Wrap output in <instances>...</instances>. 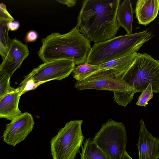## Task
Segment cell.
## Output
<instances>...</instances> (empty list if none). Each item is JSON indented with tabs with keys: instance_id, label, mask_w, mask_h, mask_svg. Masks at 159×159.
Instances as JSON below:
<instances>
[{
	"instance_id": "4",
	"label": "cell",
	"mask_w": 159,
	"mask_h": 159,
	"mask_svg": "<svg viewBox=\"0 0 159 159\" xmlns=\"http://www.w3.org/2000/svg\"><path fill=\"white\" fill-rule=\"evenodd\" d=\"M120 76L134 89L142 92L151 84L154 93H159V60L146 53H138Z\"/></svg>"
},
{
	"instance_id": "21",
	"label": "cell",
	"mask_w": 159,
	"mask_h": 159,
	"mask_svg": "<svg viewBox=\"0 0 159 159\" xmlns=\"http://www.w3.org/2000/svg\"><path fill=\"white\" fill-rule=\"evenodd\" d=\"M14 20V19L7 10L6 5L3 3H1L0 4V21L9 22Z\"/></svg>"
},
{
	"instance_id": "5",
	"label": "cell",
	"mask_w": 159,
	"mask_h": 159,
	"mask_svg": "<svg viewBox=\"0 0 159 159\" xmlns=\"http://www.w3.org/2000/svg\"><path fill=\"white\" fill-rule=\"evenodd\" d=\"M83 120H71L59 130L50 141L53 159H75L85 138L82 130Z\"/></svg>"
},
{
	"instance_id": "8",
	"label": "cell",
	"mask_w": 159,
	"mask_h": 159,
	"mask_svg": "<svg viewBox=\"0 0 159 159\" xmlns=\"http://www.w3.org/2000/svg\"><path fill=\"white\" fill-rule=\"evenodd\" d=\"M75 67L74 62L66 59L44 62L25 76L21 83L31 79L39 86L52 80H61L68 77Z\"/></svg>"
},
{
	"instance_id": "12",
	"label": "cell",
	"mask_w": 159,
	"mask_h": 159,
	"mask_svg": "<svg viewBox=\"0 0 159 159\" xmlns=\"http://www.w3.org/2000/svg\"><path fill=\"white\" fill-rule=\"evenodd\" d=\"M23 86H19L12 91L0 98V118L11 121L22 114L19 103Z\"/></svg>"
},
{
	"instance_id": "22",
	"label": "cell",
	"mask_w": 159,
	"mask_h": 159,
	"mask_svg": "<svg viewBox=\"0 0 159 159\" xmlns=\"http://www.w3.org/2000/svg\"><path fill=\"white\" fill-rule=\"evenodd\" d=\"M39 34L35 31L33 30H30L26 34L25 38L26 43L33 42L38 38Z\"/></svg>"
},
{
	"instance_id": "11",
	"label": "cell",
	"mask_w": 159,
	"mask_h": 159,
	"mask_svg": "<svg viewBox=\"0 0 159 159\" xmlns=\"http://www.w3.org/2000/svg\"><path fill=\"white\" fill-rule=\"evenodd\" d=\"M137 145L139 159L159 158V139L153 136L148 131L143 119L140 120L139 137Z\"/></svg>"
},
{
	"instance_id": "19",
	"label": "cell",
	"mask_w": 159,
	"mask_h": 159,
	"mask_svg": "<svg viewBox=\"0 0 159 159\" xmlns=\"http://www.w3.org/2000/svg\"><path fill=\"white\" fill-rule=\"evenodd\" d=\"M11 77L6 73L0 71V98L13 91L10 84Z\"/></svg>"
},
{
	"instance_id": "6",
	"label": "cell",
	"mask_w": 159,
	"mask_h": 159,
	"mask_svg": "<svg viewBox=\"0 0 159 159\" xmlns=\"http://www.w3.org/2000/svg\"><path fill=\"white\" fill-rule=\"evenodd\" d=\"M92 140L109 159H121L126 151V131L122 122L109 119Z\"/></svg>"
},
{
	"instance_id": "20",
	"label": "cell",
	"mask_w": 159,
	"mask_h": 159,
	"mask_svg": "<svg viewBox=\"0 0 159 159\" xmlns=\"http://www.w3.org/2000/svg\"><path fill=\"white\" fill-rule=\"evenodd\" d=\"M153 97L152 84H150L139 96L136 104L138 106L146 107L148 102Z\"/></svg>"
},
{
	"instance_id": "24",
	"label": "cell",
	"mask_w": 159,
	"mask_h": 159,
	"mask_svg": "<svg viewBox=\"0 0 159 159\" xmlns=\"http://www.w3.org/2000/svg\"><path fill=\"white\" fill-rule=\"evenodd\" d=\"M57 2L66 6L68 7H71L75 5L77 0H57Z\"/></svg>"
},
{
	"instance_id": "10",
	"label": "cell",
	"mask_w": 159,
	"mask_h": 159,
	"mask_svg": "<svg viewBox=\"0 0 159 159\" xmlns=\"http://www.w3.org/2000/svg\"><path fill=\"white\" fill-rule=\"evenodd\" d=\"M29 54L28 46L14 38L11 39L8 52L0 65V71L7 74L11 77L21 66Z\"/></svg>"
},
{
	"instance_id": "3",
	"label": "cell",
	"mask_w": 159,
	"mask_h": 159,
	"mask_svg": "<svg viewBox=\"0 0 159 159\" xmlns=\"http://www.w3.org/2000/svg\"><path fill=\"white\" fill-rule=\"evenodd\" d=\"M153 35L152 31L147 29L95 43L91 47L86 62L98 65L136 52Z\"/></svg>"
},
{
	"instance_id": "7",
	"label": "cell",
	"mask_w": 159,
	"mask_h": 159,
	"mask_svg": "<svg viewBox=\"0 0 159 159\" xmlns=\"http://www.w3.org/2000/svg\"><path fill=\"white\" fill-rule=\"evenodd\" d=\"M75 87L78 89H96L123 92L133 95L139 91L131 87L113 69H100L84 80L76 81Z\"/></svg>"
},
{
	"instance_id": "15",
	"label": "cell",
	"mask_w": 159,
	"mask_h": 159,
	"mask_svg": "<svg viewBox=\"0 0 159 159\" xmlns=\"http://www.w3.org/2000/svg\"><path fill=\"white\" fill-rule=\"evenodd\" d=\"M137 54L135 52L98 65L100 69H113L120 76L132 64Z\"/></svg>"
},
{
	"instance_id": "9",
	"label": "cell",
	"mask_w": 159,
	"mask_h": 159,
	"mask_svg": "<svg viewBox=\"0 0 159 159\" xmlns=\"http://www.w3.org/2000/svg\"><path fill=\"white\" fill-rule=\"evenodd\" d=\"M34 123L31 115L22 113L6 125L3 134V141L15 146L23 141L32 130Z\"/></svg>"
},
{
	"instance_id": "2",
	"label": "cell",
	"mask_w": 159,
	"mask_h": 159,
	"mask_svg": "<svg viewBox=\"0 0 159 159\" xmlns=\"http://www.w3.org/2000/svg\"><path fill=\"white\" fill-rule=\"evenodd\" d=\"M41 42L38 54L44 62L66 59L79 65L86 62L91 48L90 41L76 26L65 34L53 32Z\"/></svg>"
},
{
	"instance_id": "18",
	"label": "cell",
	"mask_w": 159,
	"mask_h": 159,
	"mask_svg": "<svg viewBox=\"0 0 159 159\" xmlns=\"http://www.w3.org/2000/svg\"><path fill=\"white\" fill-rule=\"evenodd\" d=\"M8 22L0 21V55L2 60L7 55L11 43L8 35Z\"/></svg>"
},
{
	"instance_id": "1",
	"label": "cell",
	"mask_w": 159,
	"mask_h": 159,
	"mask_svg": "<svg viewBox=\"0 0 159 159\" xmlns=\"http://www.w3.org/2000/svg\"><path fill=\"white\" fill-rule=\"evenodd\" d=\"M120 0L83 1L76 26L80 32L95 43L116 37L119 27L116 14Z\"/></svg>"
},
{
	"instance_id": "13",
	"label": "cell",
	"mask_w": 159,
	"mask_h": 159,
	"mask_svg": "<svg viewBox=\"0 0 159 159\" xmlns=\"http://www.w3.org/2000/svg\"><path fill=\"white\" fill-rule=\"evenodd\" d=\"M159 11V0H138L134 9L138 23L145 26L155 19Z\"/></svg>"
},
{
	"instance_id": "25",
	"label": "cell",
	"mask_w": 159,
	"mask_h": 159,
	"mask_svg": "<svg viewBox=\"0 0 159 159\" xmlns=\"http://www.w3.org/2000/svg\"><path fill=\"white\" fill-rule=\"evenodd\" d=\"M121 159H133L126 151L124 153Z\"/></svg>"
},
{
	"instance_id": "23",
	"label": "cell",
	"mask_w": 159,
	"mask_h": 159,
	"mask_svg": "<svg viewBox=\"0 0 159 159\" xmlns=\"http://www.w3.org/2000/svg\"><path fill=\"white\" fill-rule=\"evenodd\" d=\"M7 25L9 30L11 31L17 30L20 26L19 22L15 20L8 22Z\"/></svg>"
},
{
	"instance_id": "17",
	"label": "cell",
	"mask_w": 159,
	"mask_h": 159,
	"mask_svg": "<svg viewBox=\"0 0 159 159\" xmlns=\"http://www.w3.org/2000/svg\"><path fill=\"white\" fill-rule=\"evenodd\" d=\"M100 70L98 65H92L86 62L75 66L72 72L73 77L77 81H81Z\"/></svg>"
},
{
	"instance_id": "14",
	"label": "cell",
	"mask_w": 159,
	"mask_h": 159,
	"mask_svg": "<svg viewBox=\"0 0 159 159\" xmlns=\"http://www.w3.org/2000/svg\"><path fill=\"white\" fill-rule=\"evenodd\" d=\"M133 8L129 0H125L119 5L116 14V20L119 27L124 28L127 34H132Z\"/></svg>"
},
{
	"instance_id": "16",
	"label": "cell",
	"mask_w": 159,
	"mask_h": 159,
	"mask_svg": "<svg viewBox=\"0 0 159 159\" xmlns=\"http://www.w3.org/2000/svg\"><path fill=\"white\" fill-rule=\"evenodd\" d=\"M83 143L81 159H109L90 138L87 139Z\"/></svg>"
}]
</instances>
